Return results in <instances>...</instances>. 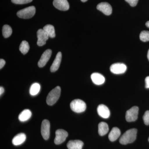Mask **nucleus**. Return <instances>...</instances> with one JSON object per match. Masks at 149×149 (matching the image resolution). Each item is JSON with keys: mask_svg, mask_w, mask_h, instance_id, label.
<instances>
[{"mask_svg": "<svg viewBox=\"0 0 149 149\" xmlns=\"http://www.w3.org/2000/svg\"><path fill=\"white\" fill-rule=\"evenodd\" d=\"M61 89L59 86H57L49 93L47 98V104L49 106L53 105L59 98Z\"/></svg>", "mask_w": 149, "mask_h": 149, "instance_id": "obj_2", "label": "nucleus"}, {"mask_svg": "<svg viewBox=\"0 0 149 149\" xmlns=\"http://www.w3.org/2000/svg\"><path fill=\"white\" fill-rule=\"evenodd\" d=\"M37 42L38 46L41 47L45 45L46 41L49 39V36L43 29H39L37 32Z\"/></svg>", "mask_w": 149, "mask_h": 149, "instance_id": "obj_9", "label": "nucleus"}, {"mask_svg": "<svg viewBox=\"0 0 149 149\" xmlns=\"http://www.w3.org/2000/svg\"><path fill=\"white\" fill-rule=\"evenodd\" d=\"M19 49L23 54H26L28 52L29 49V46L27 41H23L22 42L19 46Z\"/></svg>", "mask_w": 149, "mask_h": 149, "instance_id": "obj_23", "label": "nucleus"}, {"mask_svg": "<svg viewBox=\"0 0 149 149\" xmlns=\"http://www.w3.org/2000/svg\"><path fill=\"white\" fill-rule=\"evenodd\" d=\"M68 136V133L63 129H58L56 131V137L54 143L56 145L62 143L66 140Z\"/></svg>", "mask_w": 149, "mask_h": 149, "instance_id": "obj_6", "label": "nucleus"}, {"mask_svg": "<svg viewBox=\"0 0 149 149\" xmlns=\"http://www.w3.org/2000/svg\"><path fill=\"white\" fill-rule=\"evenodd\" d=\"M91 78L92 81L96 85H101L105 81L103 75L97 72H94L91 74Z\"/></svg>", "mask_w": 149, "mask_h": 149, "instance_id": "obj_14", "label": "nucleus"}, {"mask_svg": "<svg viewBox=\"0 0 149 149\" xmlns=\"http://www.w3.org/2000/svg\"><path fill=\"white\" fill-rule=\"evenodd\" d=\"M50 124L49 121L47 119L43 120L41 125V134L43 139L47 140L50 136Z\"/></svg>", "mask_w": 149, "mask_h": 149, "instance_id": "obj_7", "label": "nucleus"}, {"mask_svg": "<svg viewBox=\"0 0 149 149\" xmlns=\"http://www.w3.org/2000/svg\"><path fill=\"white\" fill-rule=\"evenodd\" d=\"M148 141H149V139H148Z\"/></svg>", "mask_w": 149, "mask_h": 149, "instance_id": "obj_35", "label": "nucleus"}, {"mask_svg": "<svg viewBox=\"0 0 149 149\" xmlns=\"http://www.w3.org/2000/svg\"><path fill=\"white\" fill-rule=\"evenodd\" d=\"M26 139V136L24 133H20L14 137L12 143L15 146H19L23 143Z\"/></svg>", "mask_w": 149, "mask_h": 149, "instance_id": "obj_17", "label": "nucleus"}, {"mask_svg": "<svg viewBox=\"0 0 149 149\" xmlns=\"http://www.w3.org/2000/svg\"><path fill=\"white\" fill-rule=\"evenodd\" d=\"M32 116V112L29 109H24L22 111L18 116L19 120L22 122L29 120Z\"/></svg>", "mask_w": 149, "mask_h": 149, "instance_id": "obj_19", "label": "nucleus"}, {"mask_svg": "<svg viewBox=\"0 0 149 149\" xmlns=\"http://www.w3.org/2000/svg\"><path fill=\"white\" fill-rule=\"evenodd\" d=\"M109 126L106 123L101 122L98 125V133L100 136H104L109 131Z\"/></svg>", "mask_w": 149, "mask_h": 149, "instance_id": "obj_20", "label": "nucleus"}, {"mask_svg": "<svg viewBox=\"0 0 149 149\" xmlns=\"http://www.w3.org/2000/svg\"><path fill=\"white\" fill-rule=\"evenodd\" d=\"M147 56H148V60L149 61V49L148 51V55H147Z\"/></svg>", "mask_w": 149, "mask_h": 149, "instance_id": "obj_33", "label": "nucleus"}, {"mask_svg": "<svg viewBox=\"0 0 149 149\" xmlns=\"http://www.w3.org/2000/svg\"><path fill=\"white\" fill-rule=\"evenodd\" d=\"M146 26H147V27H148L149 28V21L147 22L146 23Z\"/></svg>", "mask_w": 149, "mask_h": 149, "instance_id": "obj_32", "label": "nucleus"}, {"mask_svg": "<svg viewBox=\"0 0 149 149\" xmlns=\"http://www.w3.org/2000/svg\"><path fill=\"white\" fill-rule=\"evenodd\" d=\"M140 38L142 42H146L149 41V31H142L140 34Z\"/></svg>", "mask_w": 149, "mask_h": 149, "instance_id": "obj_25", "label": "nucleus"}, {"mask_svg": "<svg viewBox=\"0 0 149 149\" xmlns=\"http://www.w3.org/2000/svg\"><path fill=\"white\" fill-rule=\"evenodd\" d=\"M5 64V61L3 59H1V60H0V68L1 69L2 68H3V67L4 66Z\"/></svg>", "mask_w": 149, "mask_h": 149, "instance_id": "obj_29", "label": "nucleus"}, {"mask_svg": "<svg viewBox=\"0 0 149 149\" xmlns=\"http://www.w3.org/2000/svg\"><path fill=\"white\" fill-rule=\"evenodd\" d=\"M40 90V85L39 83H35L32 84L29 90V93L32 96L36 95Z\"/></svg>", "mask_w": 149, "mask_h": 149, "instance_id": "obj_22", "label": "nucleus"}, {"mask_svg": "<svg viewBox=\"0 0 149 149\" xmlns=\"http://www.w3.org/2000/svg\"><path fill=\"white\" fill-rule=\"evenodd\" d=\"M110 71L115 74H121L124 73L127 70L125 65L122 63H116L112 65L110 68Z\"/></svg>", "mask_w": 149, "mask_h": 149, "instance_id": "obj_8", "label": "nucleus"}, {"mask_svg": "<svg viewBox=\"0 0 149 149\" xmlns=\"http://www.w3.org/2000/svg\"><path fill=\"white\" fill-rule=\"evenodd\" d=\"M125 1L128 2L131 6L135 7L137 5L139 0H125Z\"/></svg>", "mask_w": 149, "mask_h": 149, "instance_id": "obj_28", "label": "nucleus"}, {"mask_svg": "<svg viewBox=\"0 0 149 149\" xmlns=\"http://www.w3.org/2000/svg\"><path fill=\"white\" fill-rule=\"evenodd\" d=\"M137 130L132 128L127 130L120 137L119 142L122 145H127L133 143L137 137Z\"/></svg>", "mask_w": 149, "mask_h": 149, "instance_id": "obj_1", "label": "nucleus"}, {"mask_svg": "<svg viewBox=\"0 0 149 149\" xmlns=\"http://www.w3.org/2000/svg\"><path fill=\"white\" fill-rule=\"evenodd\" d=\"M70 107L72 111L74 112H83L86 109V104L85 102L80 99H75L71 102Z\"/></svg>", "mask_w": 149, "mask_h": 149, "instance_id": "obj_3", "label": "nucleus"}, {"mask_svg": "<svg viewBox=\"0 0 149 149\" xmlns=\"http://www.w3.org/2000/svg\"><path fill=\"white\" fill-rule=\"evenodd\" d=\"M139 108L138 107H132L126 111L125 119L128 122H133L137 120L139 114Z\"/></svg>", "mask_w": 149, "mask_h": 149, "instance_id": "obj_5", "label": "nucleus"}, {"mask_svg": "<svg viewBox=\"0 0 149 149\" xmlns=\"http://www.w3.org/2000/svg\"><path fill=\"white\" fill-rule=\"evenodd\" d=\"M145 83H146V88H149V76L146 77L145 79Z\"/></svg>", "mask_w": 149, "mask_h": 149, "instance_id": "obj_30", "label": "nucleus"}, {"mask_svg": "<svg viewBox=\"0 0 149 149\" xmlns=\"http://www.w3.org/2000/svg\"><path fill=\"white\" fill-rule=\"evenodd\" d=\"M62 54L61 52H59L57 54L54 60L51 65L50 71L52 72H55L58 70L61 63Z\"/></svg>", "mask_w": 149, "mask_h": 149, "instance_id": "obj_15", "label": "nucleus"}, {"mask_svg": "<svg viewBox=\"0 0 149 149\" xmlns=\"http://www.w3.org/2000/svg\"><path fill=\"white\" fill-rule=\"evenodd\" d=\"M36 12V9L34 6L28 7L18 11L17 13V16L20 18L29 19L34 16Z\"/></svg>", "mask_w": 149, "mask_h": 149, "instance_id": "obj_4", "label": "nucleus"}, {"mask_svg": "<svg viewBox=\"0 0 149 149\" xmlns=\"http://www.w3.org/2000/svg\"><path fill=\"white\" fill-rule=\"evenodd\" d=\"M88 1V0H81V1L83 2H85Z\"/></svg>", "mask_w": 149, "mask_h": 149, "instance_id": "obj_34", "label": "nucleus"}, {"mask_svg": "<svg viewBox=\"0 0 149 149\" xmlns=\"http://www.w3.org/2000/svg\"><path fill=\"white\" fill-rule=\"evenodd\" d=\"M120 135V131L119 128L114 127L112 129L109 135V139L111 142L116 141Z\"/></svg>", "mask_w": 149, "mask_h": 149, "instance_id": "obj_18", "label": "nucleus"}, {"mask_svg": "<svg viewBox=\"0 0 149 149\" xmlns=\"http://www.w3.org/2000/svg\"><path fill=\"white\" fill-rule=\"evenodd\" d=\"M43 29L47 33L49 37L52 38L55 37V30L54 27L53 25L47 24L43 27Z\"/></svg>", "mask_w": 149, "mask_h": 149, "instance_id": "obj_21", "label": "nucleus"}, {"mask_svg": "<svg viewBox=\"0 0 149 149\" xmlns=\"http://www.w3.org/2000/svg\"><path fill=\"white\" fill-rule=\"evenodd\" d=\"M2 33L5 38H8L12 34V29L9 25L6 24L3 26Z\"/></svg>", "mask_w": 149, "mask_h": 149, "instance_id": "obj_24", "label": "nucleus"}, {"mask_svg": "<svg viewBox=\"0 0 149 149\" xmlns=\"http://www.w3.org/2000/svg\"><path fill=\"white\" fill-rule=\"evenodd\" d=\"M143 120L146 125H149V111H147L143 116Z\"/></svg>", "mask_w": 149, "mask_h": 149, "instance_id": "obj_27", "label": "nucleus"}, {"mask_svg": "<svg viewBox=\"0 0 149 149\" xmlns=\"http://www.w3.org/2000/svg\"><path fill=\"white\" fill-rule=\"evenodd\" d=\"M54 6L62 11H66L69 9V4L67 0H54Z\"/></svg>", "mask_w": 149, "mask_h": 149, "instance_id": "obj_11", "label": "nucleus"}, {"mask_svg": "<svg viewBox=\"0 0 149 149\" xmlns=\"http://www.w3.org/2000/svg\"><path fill=\"white\" fill-rule=\"evenodd\" d=\"M5 90L4 88L2 87H0V95H2L4 93V92Z\"/></svg>", "mask_w": 149, "mask_h": 149, "instance_id": "obj_31", "label": "nucleus"}, {"mask_svg": "<svg viewBox=\"0 0 149 149\" xmlns=\"http://www.w3.org/2000/svg\"><path fill=\"white\" fill-rule=\"evenodd\" d=\"M97 8L99 10L102 12L104 14L109 15L112 13V9L111 6L109 3L102 2L97 6Z\"/></svg>", "mask_w": 149, "mask_h": 149, "instance_id": "obj_12", "label": "nucleus"}, {"mask_svg": "<svg viewBox=\"0 0 149 149\" xmlns=\"http://www.w3.org/2000/svg\"><path fill=\"white\" fill-rule=\"evenodd\" d=\"M98 114L104 118H108L110 115V112L108 108L104 104H100L97 108Z\"/></svg>", "mask_w": 149, "mask_h": 149, "instance_id": "obj_13", "label": "nucleus"}, {"mask_svg": "<svg viewBox=\"0 0 149 149\" xmlns=\"http://www.w3.org/2000/svg\"><path fill=\"white\" fill-rule=\"evenodd\" d=\"M33 0H11L12 2L16 4H24L31 2Z\"/></svg>", "mask_w": 149, "mask_h": 149, "instance_id": "obj_26", "label": "nucleus"}, {"mask_svg": "<svg viewBox=\"0 0 149 149\" xmlns=\"http://www.w3.org/2000/svg\"><path fill=\"white\" fill-rule=\"evenodd\" d=\"M52 54V51L49 49L46 50L43 53L38 63V65L39 67L42 68L46 65L50 58Z\"/></svg>", "mask_w": 149, "mask_h": 149, "instance_id": "obj_10", "label": "nucleus"}, {"mask_svg": "<svg viewBox=\"0 0 149 149\" xmlns=\"http://www.w3.org/2000/svg\"><path fill=\"white\" fill-rule=\"evenodd\" d=\"M83 143V141L80 140H74L70 141L68 142L67 145L68 149H82Z\"/></svg>", "mask_w": 149, "mask_h": 149, "instance_id": "obj_16", "label": "nucleus"}]
</instances>
